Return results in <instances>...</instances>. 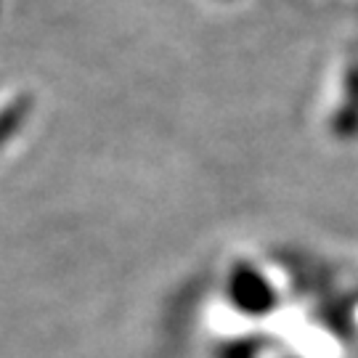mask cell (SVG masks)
I'll return each instance as SVG.
<instances>
[]
</instances>
